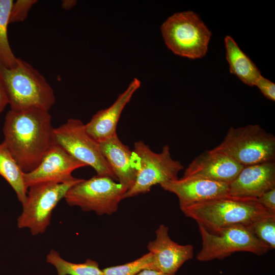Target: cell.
<instances>
[{
    "mask_svg": "<svg viewBox=\"0 0 275 275\" xmlns=\"http://www.w3.org/2000/svg\"><path fill=\"white\" fill-rule=\"evenodd\" d=\"M53 128L49 111L32 107L8 112L3 142L24 173L34 170L53 145Z\"/></svg>",
    "mask_w": 275,
    "mask_h": 275,
    "instance_id": "obj_1",
    "label": "cell"
},
{
    "mask_svg": "<svg viewBox=\"0 0 275 275\" xmlns=\"http://www.w3.org/2000/svg\"><path fill=\"white\" fill-rule=\"evenodd\" d=\"M180 209L185 216L210 231L236 225L249 228L262 218L275 215L263 207L257 199L229 195Z\"/></svg>",
    "mask_w": 275,
    "mask_h": 275,
    "instance_id": "obj_2",
    "label": "cell"
},
{
    "mask_svg": "<svg viewBox=\"0 0 275 275\" xmlns=\"http://www.w3.org/2000/svg\"><path fill=\"white\" fill-rule=\"evenodd\" d=\"M0 80L11 110L36 107L49 111L55 103L53 90L45 77L20 58H17L13 68H6L0 64Z\"/></svg>",
    "mask_w": 275,
    "mask_h": 275,
    "instance_id": "obj_3",
    "label": "cell"
},
{
    "mask_svg": "<svg viewBox=\"0 0 275 275\" xmlns=\"http://www.w3.org/2000/svg\"><path fill=\"white\" fill-rule=\"evenodd\" d=\"M213 150L243 167L275 161V136L257 124L231 127Z\"/></svg>",
    "mask_w": 275,
    "mask_h": 275,
    "instance_id": "obj_4",
    "label": "cell"
},
{
    "mask_svg": "<svg viewBox=\"0 0 275 275\" xmlns=\"http://www.w3.org/2000/svg\"><path fill=\"white\" fill-rule=\"evenodd\" d=\"M161 31L166 44L174 53L193 59L206 54L211 36L206 25L193 11L173 14L162 24Z\"/></svg>",
    "mask_w": 275,
    "mask_h": 275,
    "instance_id": "obj_5",
    "label": "cell"
},
{
    "mask_svg": "<svg viewBox=\"0 0 275 275\" xmlns=\"http://www.w3.org/2000/svg\"><path fill=\"white\" fill-rule=\"evenodd\" d=\"M202 248L197 255L199 261L223 259L237 252L262 255L270 249L242 225H236L210 231L198 224Z\"/></svg>",
    "mask_w": 275,
    "mask_h": 275,
    "instance_id": "obj_6",
    "label": "cell"
},
{
    "mask_svg": "<svg viewBox=\"0 0 275 275\" xmlns=\"http://www.w3.org/2000/svg\"><path fill=\"white\" fill-rule=\"evenodd\" d=\"M132 152L137 174L124 199L147 193L155 185L178 179V173L184 168L180 161L172 158L168 145L164 146L160 153H155L140 141L134 143Z\"/></svg>",
    "mask_w": 275,
    "mask_h": 275,
    "instance_id": "obj_7",
    "label": "cell"
},
{
    "mask_svg": "<svg viewBox=\"0 0 275 275\" xmlns=\"http://www.w3.org/2000/svg\"><path fill=\"white\" fill-rule=\"evenodd\" d=\"M82 179L68 182L36 184L28 189L21 213L17 219L20 229H29L33 235L43 233L50 225L52 212L68 190Z\"/></svg>",
    "mask_w": 275,
    "mask_h": 275,
    "instance_id": "obj_8",
    "label": "cell"
},
{
    "mask_svg": "<svg viewBox=\"0 0 275 275\" xmlns=\"http://www.w3.org/2000/svg\"><path fill=\"white\" fill-rule=\"evenodd\" d=\"M127 191L112 178L96 175L74 184L64 199L69 205L78 206L84 211H94L98 215H111L117 211Z\"/></svg>",
    "mask_w": 275,
    "mask_h": 275,
    "instance_id": "obj_9",
    "label": "cell"
},
{
    "mask_svg": "<svg viewBox=\"0 0 275 275\" xmlns=\"http://www.w3.org/2000/svg\"><path fill=\"white\" fill-rule=\"evenodd\" d=\"M54 143L86 166L92 167L97 175L116 178L104 157L99 143L87 132L85 124L77 119H69L53 128Z\"/></svg>",
    "mask_w": 275,
    "mask_h": 275,
    "instance_id": "obj_10",
    "label": "cell"
},
{
    "mask_svg": "<svg viewBox=\"0 0 275 275\" xmlns=\"http://www.w3.org/2000/svg\"><path fill=\"white\" fill-rule=\"evenodd\" d=\"M87 167L70 155L60 145L54 143L38 166L33 171L24 173L26 187L45 183H64L74 179L75 170Z\"/></svg>",
    "mask_w": 275,
    "mask_h": 275,
    "instance_id": "obj_11",
    "label": "cell"
},
{
    "mask_svg": "<svg viewBox=\"0 0 275 275\" xmlns=\"http://www.w3.org/2000/svg\"><path fill=\"white\" fill-rule=\"evenodd\" d=\"M156 237L150 241L147 249L153 257L154 270L175 275L181 266L193 258L192 244H179L174 241L169 235V228L161 224L155 231Z\"/></svg>",
    "mask_w": 275,
    "mask_h": 275,
    "instance_id": "obj_12",
    "label": "cell"
},
{
    "mask_svg": "<svg viewBox=\"0 0 275 275\" xmlns=\"http://www.w3.org/2000/svg\"><path fill=\"white\" fill-rule=\"evenodd\" d=\"M243 166L227 155L213 150H206L197 156L185 170L182 177L208 179L230 184Z\"/></svg>",
    "mask_w": 275,
    "mask_h": 275,
    "instance_id": "obj_13",
    "label": "cell"
},
{
    "mask_svg": "<svg viewBox=\"0 0 275 275\" xmlns=\"http://www.w3.org/2000/svg\"><path fill=\"white\" fill-rule=\"evenodd\" d=\"M177 197L180 208L228 195L229 184L208 179L182 177L160 184Z\"/></svg>",
    "mask_w": 275,
    "mask_h": 275,
    "instance_id": "obj_14",
    "label": "cell"
},
{
    "mask_svg": "<svg viewBox=\"0 0 275 275\" xmlns=\"http://www.w3.org/2000/svg\"><path fill=\"white\" fill-rule=\"evenodd\" d=\"M275 188V161L244 166L229 184L231 196L256 199Z\"/></svg>",
    "mask_w": 275,
    "mask_h": 275,
    "instance_id": "obj_15",
    "label": "cell"
},
{
    "mask_svg": "<svg viewBox=\"0 0 275 275\" xmlns=\"http://www.w3.org/2000/svg\"><path fill=\"white\" fill-rule=\"evenodd\" d=\"M140 85V81L134 78L109 107L93 116L85 124L87 132L93 139L99 143L117 133V126L122 112Z\"/></svg>",
    "mask_w": 275,
    "mask_h": 275,
    "instance_id": "obj_16",
    "label": "cell"
},
{
    "mask_svg": "<svg viewBox=\"0 0 275 275\" xmlns=\"http://www.w3.org/2000/svg\"><path fill=\"white\" fill-rule=\"evenodd\" d=\"M99 145L117 180L128 190L137 174L132 150L120 141L117 133L99 143Z\"/></svg>",
    "mask_w": 275,
    "mask_h": 275,
    "instance_id": "obj_17",
    "label": "cell"
},
{
    "mask_svg": "<svg viewBox=\"0 0 275 275\" xmlns=\"http://www.w3.org/2000/svg\"><path fill=\"white\" fill-rule=\"evenodd\" d=\"M225 43L230 72L236 75L243 83L250 86H255L261 76L258 68L232 37L226 36Z\"/></svg>",
    "mask_w": 275,
    "mask_h": 275,
    "instance_id": "obj_18",
    "label": "cell"
},
{
    "mask_svg": "<svg viewBox=\"0 0 275 275\" xmlns=\"http://www.w3.org/2000/svg\"><path fill=\"white\" fill-rule=\"evenodd\" d=\"M24 172L4 142L0 144V175L13 189L18 201L22 204L27 196Z\"/></svg>",
    "mask_w": 275,
    "mask_h": 275,
    "instance_id": "obj_19",
    "label": "cell"
},
{
    "mask_svg": "<svg viewBox=\"0 0 275 275\" xmlns=\"http://www.w3.org/2000/svg\"><path fill=\"white\" fill-rule=\"evenodd\" d=\"M46 262L54 266L57 275H103L102 270L96 261L88 259L84 263L70 262L53 250L47 254Z\"/></svg>",
    "mask_w": 275,
    "mask_h": 275,
    "instance_id": "obj_20",
    "label": "cell"
},
{
    "mask_svg": "<svg viewBox=\"0 0 275 275\" xmlns=\"http://www.w3.org/2000/svg\"><path fill=\"white\" fill-rule=\"evenodd\" d=\"M12 0H0V64L8 68L14 67L17 58L10 47L8 37Z\"/></svg>",
    "mask_w": 275,
    "mask_h": 275,
    "instance_id": "obj_21",
    "label": "cell"
},
{
    "mask_svg": "<svg viewBox=\"0 0 275 275\" xmlns=\"http://www.w3.org/2000/svg\"><path fill=\"white\" fill-rule=\"evenodd\" d=\"M147 269H154L153 257L150 252L125 264L104 268L102 272L103 275H136Z\"/></svg>",
    "mask_w": 275,
    "mask_h": 275,
    "instance_id": "obj_22",
    "label": "cell"
},
{
    "mask_svg": "<svg viewBox=\"0 0 275 275\" xmlns=\"http://www.w3.org/2000/svg\"><path fill=\"white\" fill-rule=\"evenodd\" d=\"M255 236L271 249L275 248V215L262 218L249 228Z\"/></svg>",
    "mask_w": 275,
    "mask_h": 275,
    "instance_id": "obj_23",
    "label": "cell"
},
{
    "mask_svg": "<svg viewBox=\"0 0 275 275\" xmlns=\"http://www.w3.org/2000/svg\"><path fill=\"white\" fill-rule=\"evenodd\" d=\"M37 2L36 0H18L13 2L10 17V23L23 21L26 18L29 11Z\"/></svg>",
    "mask_w": 275,
    "mask_h": 275,
    "instance_id": "obj_24",
    "label": "cell"
},
{
    "mask_svg": "<svg viewBox=\"0 0 275 275\" xmlns=\"http://www.w3.org/2000/svg\"><path fill=\"white\" fill-rule=\"evenodd\" d=\"M256 86L267 98L275 100V84L262 75L256 81Z\"/></svg>",
    "mask_w": 275,
    "mask_h": 275,
    "instance_id": "obj_25",
    "label": "cell"
},
{
    "mask_svg": "<svg viewBox=\"0 0 275 275\" xmlns=\"http://www.w3.org/2000/svg\"><path fill=\"white\" fill-rule=\"evenodd\" d=\"M256 199L263 207L275 213V188L266 191Z\"/></svg>",
    "mask_w": 275,
    "mask_h": 275,
    "instance_id": "obj_26",
    "label": "cell"
},
{
    "mask_svg": "<svg viewBox=\"0 0 275 275\" xmlns=\"http://www.w3.org/2000/svg\"><path fill=\"white\" fill-rule=\"evenodd\" d=\"M9 104L8 97L5 88L0 80V114Z\"/></svg>",
    "mask_w": 275,
    "mask_h": 275,
    "instance_id": "obj_27",
    "label": "cell"
},
{
    "mask_svg": "<svg viewBox=\"0 0 275 275\" xmlns=\"http://www.w3.org/2000/svg\"><path fill=\"white\" fill-rule=\"evenodd\" d=\"M136 275H171L163 273L159 271L154 270L147 269L143 270L138 273ZM176 275V274H175Z\"/></svg>",
    "mask_w": 275,
    "mask_h": 275,
    "instance_id": "obj_28",
    "label": "cell"
},
{
    "mask_svg": "<svg viewBox=\"0 0 275 275\" xmlns=\"http://www.w3.org/2000/svg\"><path fill=\"white\" fill-rule=\"evenodd\" d=\"M75 1H65L63 2L62 6L65 9H70L74 6Z\"/></svg>",
    "mask_w": 275,
    "mask_h": 275,
    "instance_id": "obj_29",
    "label": "cell"
}]
</instances>
